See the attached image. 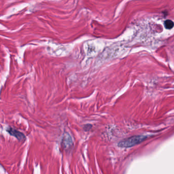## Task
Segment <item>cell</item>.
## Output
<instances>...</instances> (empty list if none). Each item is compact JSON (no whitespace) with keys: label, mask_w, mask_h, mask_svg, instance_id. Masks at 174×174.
Here are the masks:
<instances>
[{"label":"cell","mask_w":174,"mask_h":174,"mask_svg":"<svg viewBox=\"0 0 174 174\" xmlns=\"http://www.w3.org/2000/svg\"><path fill=\"white\" fill-rule=\"evenodd\" d=\"M6 131L9 134L12 136H14L17 140L19 141H24L26 140V136L24 134L18 131L17 130L13 128L9 127L7 128Z\"/></svg>","instance_id":"2"},{"label":"cell","mask_w":174,"mask_h":174,"mask_svg":"<svg viewBox=\"0 0 174 174\" xmlns=\"http://www.w3.org/2000/svg\"><path fill=\"white\" fill-rule=\"evenodd\" d=\"M146 136L143 135L132 136L120 141L118 144V146L120 148H130L141 143L146 139Z\"/></svg>","instance_id":"1"},{"label":"cell","mask_w":174,"mask_h":174,"mask_svg":"<svg viewBox=\"0 0 174 174\" xmlns=\"http://www.w3.org/2000/svg\"><path fill=\"white\" fill-rule=\"evenodd\" d=\"M164 25L167 29H171L174 27V22L172 20L167 19L164 22Z\"/></svg>","instance_id":"3"}]
</instances>
